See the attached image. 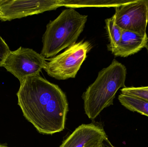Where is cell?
<instances>
[{
  "mask_svg": "<svg viewBox=\"0 0 148 147\" xmlns=\"http://www.w3.org/2000/svg\"><path fill=\"white\" fill-rule=\"evenodd\" d=\"M118 100L127 109L148 117V101L121 93L118 96Z\"/></svg>",
  "mask_w": 148,
  "mask_h": 147,
  "instance_id": "obj_11",
  "label": "cell"
},
{
  "mask_svg": "<svg viewBox=\"0 0 148 147\" xmlns=\"http://www.w3.org/2000/svg\"><path fill=\"white\" fill-rule=\"evenodd\" d=\"M92 147H104V145L103 143H101V144H98L97 146H95Z\"/></svg>",
  "mask_w": 148,
  "mask_h": 147,
  "instance_id": "obj_16",
  "label": "cell"
},
{
  "mask_svg": "<svg viewBox=\"0 0 148 147\" xmlns=\"http://www.w3.org/2000/svg\"><path fill=\"white\" fill-rule=\"evenodd\" d=\"M104 147H117L114 146L112 145V143L108 139H106L103 142Z\"/></svg>",
  "mask_w": 148,
  "mask_h": 147,
  "instance_id": "obj_15",
  "label": "cell"
},
{
  "mask_svg": "<svg viewBox=\"0 0 148 147\" xmlns=\"http://www.w3.org/2000/svg\"><path fill=\"white\" fill-rule=\"evenodd\" d=\"M132 0H60V7L64 6L69 8L114 7H119Z\"/></svg>",
  "mask_w": 148,
  "mask_h": 147,
  "instance_id": "obj_10",
  "label": "cell"
},
{
  "mask_svg": "<svg viewBox=\"0 0 148 147\" xmlns=\"http://www.w3.org/2000/svg\"><path fill=\"white\" fill-rule=\"evenodd\" d=\"M0 147H11L8 146L6 144H2V143H0Z\"/></svg>",
  "mask_w": 148,
  "mask_h": 147,
  "instance_id": "obj_17",
  "label": "cell"
},
{
  "mask_svg": "<svg viewBox=\"0 0 148 147\" xmlns=\"http://www.w3.org/2000/svg\"><path fill=\"white\" fill-rule=\"evenodd\" d=\"M16 95L23 116L39 133L53 135L64 130L69 104L58 85L40 75L30 76L20 83Z\"/></svg>",
  "mask_w": 148,
  "mask_h": 147,
  "instance_id": "obj_1",
  "label": "cell"
},
{
  "mask_svg": "<svg viewBox=\"0 0 148 147\" xmlns=\"http://www.w3.org/2000/svg\"><path fill=\"white\" fill-rule=\"evenodd\" d=\"M47 64L46 58L41 54L32 49L21 47L10 51L2 66L21 83L28 77L40 75Z\"/></svg>",
  "mask_w": 148,
  "mask_h": 147,
  "instance_id": "obj_5",
  "label": "cell"
},
{
  "mask_svg": "<svg viewBox=\"0 0 148 147\" xmlns=\"http://www.w3.org/2000/svg\"><path fill=\"white\" fill-rule=\"evenodd\" d=\"M60 0H0V20L11 21L60 7Z\"/></svg>",
  "mask_w": 148,
  "mask_h": 147,
  "instance_id": "obj_7",
  "label": "cell"
},
{
  "mask_svg": "<svg viewBox=\"0 0 148 147\" xmlns=\"http://www.w3.org/2000/svg\"><path fill=\"white\" fill-rule=\"evenodd\" d=\"M127 73L126 66L115 59L99 72L95 82L82 96L89 119L94 120L104 109L113 105L118 90L126 87Z\"/></svg>",
  "mask_w": 148,
  "mask_h": 147,
  "instance_id": "obj_2",
  "label": "cell"
},
{
  "mask_svg": "<svg viewBox=\"0 0 148 147\" xmlns=\"http://www.w3.org/2000/svg\"><path fill=\"white\" fill-rule=\"evenodd\" d=\"M121 93L148 101V86L138 87H125L121 89Z\"/></svg>",
  "mask_w": 148,
  "mask_h": 147,
  "instance_id": "obj_13",
  "label": "cell"
},
{
  "mask_svg": "<svg viewBox=\"0 0 148 147\" xmlns=\"http://www.w3.org/2000/svg\"><path fill=\"white\" fill-rule=\"evenodd\" d=\"M108 136L101 124H82L62 142L60 147H92L103 143Z\"/></svg>",
  "mask_w": 148,
  "mask_h": 147,
  "instance_id": "obj_8",
  "label": "cell"
},
{
  "mask_svg": "<svg viewBox=\"0 0 148 147\" xmlns=\"http://www.w3.org/2000/svg\"><path fill=\"white\" fill-rule=\"evenodd\" d=\"M10 51L8 46L0 36V67L2 66Z\"/></svg>",
  "mask_w": 148,
  "mask_h": 147,
  "instance_id": "obj_14",
  "label": "cell"
},
{
  "mask_svg": "<svg viewBox=\"0 0 148 147\" xmlns=\"http://www.w3.org/2000/svg\"><path fill=\"white\" fill-rule=\"evenodd\" d=\"M87 20L88 16L79 14L74 8L63 10L47 25L42 36L40 54L45 58L55 57L75 44L83 31Z\"/></svg>",
  "mask_w": 148,
  "mask_h": 147,
  "instance_id": "obj_3",
  "label": "cell"
},
{
  "mask_svg": "<svg viewBox=\"0 0 148 147\" xmlns=\"http://www.w3.org/2000/svg\"><path fill=\"white\" fill-rule=\"evenodd\" d=\"M91 48V45L88 41L75 43L49 59L44 70L49 76L58 80L74 78Z\"/></svg>",
  "mask_w": 148,
  "mask_h": 147,
  "instance_id": "obj_4",
  "label": "cell"
},
{
  "mask_svg": "<svg viewBox=\"0 0 148 147\" xmlns=\"http://www.w3.org/2000/svg\"><path fill=\"white\" fill-rule=\"evenodd\" d=\"M146 48H147V50L148 54V43L147 45V47H146Z\"/></svg>",
  "mask_w": 148,
  "mask_h": 147,
  "instance_id": "obj_18",
  "label": "cell"
},
{
  "mask_svg": "<svg viewBox=\"0 0 148 147\" xmlns=\"http://www.w3.org/2000/svg\"><path fill=\"white\" fill-rule=\"evenodd\" d=\"M105 22V28L110 41L107 47L108 50L110 51L119 44L123 30L116 24L113 16L111 18L106 19Z\"/></svg>",
  "mask_w": 148,
  "mask_h": 147,
  "instance_id": "obj_12",
  "label": "cell"
},
{
  "mask_svg": "<svg viewBox=\"0 0 148 147\" xmlns=\"http://www.w3.org/2000/svg\"><path fill=\"white\" fill-rule=\"evenodd\" d=\"M148 43L147 34H140L123 30L120 42L110 51L116 57L126 58L146 48Z\"/></svg>",
  "mask_w": 148,
  "mask_h": 147,
  "instance_id": "obj_9",
  "label": "cell"
},
{
  "mask_svg": "<svg viewBox=\"0 0 148 147\" xmlns=\"http://www.w3.org/2000/svg\"><path fill=\"white\" fill-rule=\"evenodd\" d=\"M115 22L123 30L140 34H147L148 0H132L115 8Z\"/></svg>",
  "mask_w": 148,
  "mask_h": 147,
  "instance_id": "obj_6",
  "label": "cell"
}]
</instances>
